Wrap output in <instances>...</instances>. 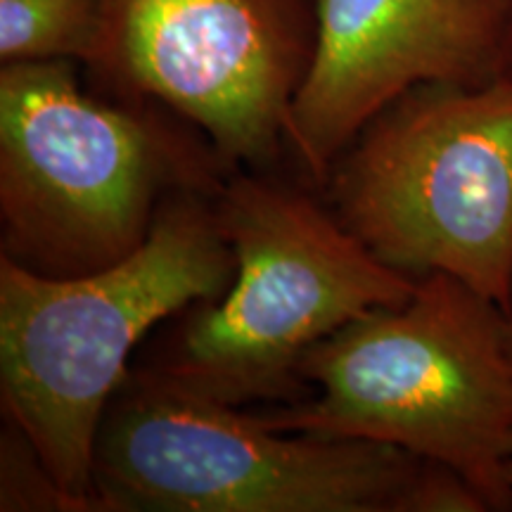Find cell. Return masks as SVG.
I'll list each match as a JSON object with an SVG mask.
<instances>
[{
	"label": "cell",
	"mask_w": 512,
	"mask_h": 512,
	"mask_svg": "<svg viewBox=\"0 0 512 512\" xmlns=\"http://www.w3.org/2000/svg\"><path fill=\"white\" fill-rule=\"evenodd\" d=\"M214 197L171 195L143 245L95 273L46 278L0 256V406L79 512H102L95 441L128 358L155 325L233 283Z\"/></svg>",
	"instance_id": "cell-1"
},
{
	"label": "cell",
	"mask_w": 512,
	"mask_h": 512,
	"mask_svg": "<svg viewBox=\"0 0 512 512\" xmlns=\"http://www.w3.org/2000/svg\"><path fill=\"white\" fill-rule=\"evenodd\" d=\"M76 64L0 67V256L46 278L126 259L171 195H216L228 171L188 121L88 93Z\"/></svg>",
	"instance_id": "cell-2"
},
{
	"label": "cell",
	"mask_w": 512,
	"mask_h": 512,
	"mask_svg": "<svg viewBox=\"0 0 512 512\" xmlns=\"http://www.w3.org/2000/svg\"><path fill=\"white\" fill-rule=\"evenodd\" d=\"M505 313L446 273L418 278L406 304L380 306L313 347L304 403L259 413L283 432L370 439L451 467L489 512L512 510V358Z\"/></svg>",
	"instance_id": "cell-3"
},
{
	"label": "cell",
	"mask_w": 512,
	"mask_h": 512,
	"mask_svg": "<svg viewBox=\"0 0 512 512\" xmlns=\"http://www.w3.org/2000/svg\"><path fill=\"white\" fill-rule=\"evenodd\" d=\"M430 460L370 439L283 432L259 413L131 370L102 418V512H413Z\"/></svg>",
	"instance_id": "cell-4"
},
{
	"label": "cell",
	"mask_w": 512,
	"mask_h": 512,
	"mask_svg": "<svg viewBox=\"0 0 512 512\" xmlns=\"http://www.w3.org/2000/svg\"><path fill=\"white\" fill-rule=\"evenodd\" d=\"M214 204L235 278L219 299L185 311L152 366L192 392L233 406L283 396L316 344L418 290L302 190L233 174Z\"/></svg>",
	"instance_id": "cell-5"
},
{
	"label": "cell",
	"mask_w": 512,
	"mask_h": 512,
	"mask_svg": "<svg viewBox=\"0 0 512 512\" xmlns=\"http://www.w3.org/2000/svg\"><path fill=\"white\" fill-rule=\"evenodd\" d=\"M325 204L382 264L446 273L512 313V79L422 83L325 178Z\"/></svg>",
	"instance_id": "cell-6"
},
{
	"label": "cell",
	"mask_w": 512,
	"mask_h": 512,
	"mask_svg": "<svg viewBox=\"0 0 512 512\" xmlns=\"http://www.w3.org/2000/svg\"><path fill=\"white\" fill-rule=\"evenodd\" d=\"M88 64L114 100L155 102L188 121L228 169L264 171L287 145L309 74L318 0H98Z\"/></svg>",
	"instance_id": "cell-7"
},
{
	"label": "cell",
	"mask_w": 512,
	"mask_h": 512,
	"mask_svg": "<svg viewBox=\"0 0 512 512\" xmlns=\"http://www.w3.org/2000/svg\"><path fill=\"white\" fill-rule=\"evenodd\" d=\"M510 29L512 0H318L316 53L287 145L323 188L344 147L399 95L501 79Z\"/></svg>",
	"instance_id": "cell-8"
},
{
	"label": "cell",
	"mask_w": 512,
	"mask_h": 512,
	"mask_svg": "<svg viewBox=\"0 0 512 512\" xmlns=\"http://www.w3.org/2000/svg\"><path fill=\"white\" fill-rule=\"evenodd\" d=\"M100 41L98 0H0V60L91 64Z\"/></svg>",
	"instance_id": "cell-9"
},
{
	"label": "cell",
	"mask_w": 512,
	"mask_h": 512,
	"mask_svg": "<svg viewBox=\"0 0 512 512\" xmlns=\"http://www.w3.org/2000/svg\"><path fill=\"white\" fill-rule=\"evenodd\" d=\"M0 510L79 512L43 465L31 441L10 422H5L0 434Z\"/></svg>",
	"instance_id": "cell-10"
},
{
	"label": "cell",
	"mask_w": 512,
	"mask_h": 512,
	"mask_svg": "<svg viewBox=\"0 0 512 512\" xmlns=\"http://www.w3.org/2000/svg\"><path fill=\"white\" fill-rule=\"evenodd\" d=\"M505 347H508V354L512 358V313H508V320H505Z\"/></svg>",
	"instance_id": "cell-11"
},
{
	"label": "cell",
	"mask_w": 512,
	"mask_h": 512,
	"mask_svg": "<svg viewBox=\"0 0 512 512\" xmlns=\"http://www.w3.org/2000/svg\"><path fill=\"white\" fill-rule=\"evenodd\" d=\"M503 76H510L512 79V29H510V43H508V55H505V69Z\"/></svg>",
	"instance_id": "cell-12"
},
{
	"label": "cell",
	"mask_w": 512,
	"mask_h": 512,
	"mask_svg": "<svg viewBox=\"0 0 512 512\" xmlns=\"http://www.w3.org/2000/svg\"><path fill=\"white\" fill-rule=\"evenodd\" d=\"M508 479H510V484H512V451H510V458H508Z\"/></svg>",
	"instance_id": "cell-13"
}]
</instances>
